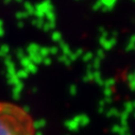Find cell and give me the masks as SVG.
Listing matches in <instances>:
<instances>
[{"label": "cell", "instance_id": "6da1fadb", "mask_svg": "<svg viewBox=\"0 0 135 135\" xmlns=\"http://www.w3.org/2000/svg\"><path fill=\"white\" fill-rule=\"evenodd\" d=\"M0 135H37L32 116L12 102H0Z\"/></svg>", "mask_w": 135, "mask_h": 135}, {"label": "cell", "instance_id": "30bf717a", "mask_svg": "<svg viewBox=\"0 0 135 135\" xmlns=\"http://www.w3.org/2000/svg\"><path fill=\"white\" fill-rule=\"evenodd\" d=\"M105 93H107V95H108V96H111V95H112V89L108 88V89L105 90Z\"/></svg>", "mask_w": 135, "mask_h": 135}, {"label": "cell", "instance_id": "9c48e42d", "mask_svg": "<svg viewBox=\"0 0 135 135\" xmlns=\"http://www.w3.org/2000/svg\"><path fill=\"white\" fill-rule=\"evenodd\" d=\"M114 84H115V80H114V79H110V80H108V82H107V86H109V87L113 86Z\"/></svg>", "mask_w": 135, "mask_h": 135}, {"label": "cell", "instance_id": "8fae6325", "mask_svg": "<svg viewBox=\"0 0 135 135\" xmlns=\"http://www.w3.org/2000/svg\"><path fill=\"white\" fill-rule=\"evenodd\" d=\"M132 103H133V107H134V109H135V100L132 101Z\"/></svg>", "mask_w": 135, "mask_h": 135}, {"label": "cell", "instance_id": "277c9868", "mask_svg": "<svg viewBox=\"0 0 135 135\" xmlns=\"http://www.w3.org/2000/svg\"><path fill=\"white\" fill-rule=\"evenodd\" d=\"M113 132L118 135H126L127 133H129V126L116 124L113 127Z\"/></svg>", "mask_w": 135, "mask_h": 135}, {"label": "cell", "instance_id": "3957f363", "mask_svg": "<svg viewBox=\"0 0 135 135\" xmlns=\"http://www.w3.org/2000/svg\"><path fill=\"white\" fill-rule=\"evenodd\" d=\"M127 84H128L129 88L132 91H135V70H133L132 73L128 74V76H127Z\"/></svg>", "mask_w": 135, "mask_h": 135}, {"label": "cell", "instance_id": "5b68a950", "mask_svg": "<svg viewBox=\"0 0 135 135\" xmlns=\"http://www.w3.org/2000/svg\"><path fill=\"white\" fill-rule=\"evenodd\" d=\"M116 1H105V2H99L96 4L97 8H104L105 10H113L116 6Z\"/></svg>", "mask_w": 135, "mask_h": 135}, {"label": "cell", "instance_id": "5bb4252c", "mask_svg": "<svg viewBox=\"0 0 135 135\" xmlns=\"http://www.w3.org/2000/svg\"><path fill=\"white\" fill-rule=\"evenodd\" d=\"M134 2H135V1H134Z\"/></svg>", "mask_w": 135, "mask_h": 135}, {"label": "cell", "instance_id": "8992f818", "mask_svg": "<svg viewBox=\"0 0 135 135\" xmlns=\"http://www.w3.org/2000/svg\"><path fill=\"white\" fill-rule=\"evenodd\" d=\"M134 111H135V109L133 107L132 101H127V102H124V104H123V112L124 113L130 115V114H133Z\"/></svg>", "mask_w": 135, "mask_h": 135}, {"label": "cell", "instance_id": "ba28073f", "mask_svg": "<svg viewBox=\"0 0 135 135\" xmlns=\"http://www.w3.org/2000/svg\"><path fill=\"white\" fill-rule=\"evenodd\" d=\"M109 115H110V116H119L120 114H119V111H118V110L113 109V110H110Z\"/></svg>", "mask_w": 135, "mask_h": 135}, {"label": "cell", "instance_id": "52a82bcc", "mask_svg": "<svg viewBox=\"0 0 135 135\" xmlns=\"http://www.w3.org/2000/svg\"><path fill=\"white\" fill-rule=\"evenodd\" d=\"M119 119H120V124L121 126H129L128 124V119H129V115L124 112L120 113L119 115Z\"/></svg>", "mask_w": 135, "mask_h": 135}, {"label": "cell", "instance_id": "7a4b0ae2", "mask_svg": "<svg viewBox=\"0 0 135 135\" xmlns=\"http://www.w3.org/2000/svg\"><path fill=\"white\" fill-rule=\"evenodd\" d=\"M126 51L128 52L135 51V33L131 34L130 37L128 38L127 44H126Z\"/></svg>", "mask_w": 135, "mask_h": 135}, {"label": "cell", "instance_id": "7c38bea8", "mask_svg": "<svg viewBox=\"0 0 135 135\" xmlns=\"http://www.w3.org/2000/svg\"><path fill=\"white\" fill-rule=\"evenodd\" d=\"M133 117H134V119H135V111L133 112Z\"/></svg>", "mask_w": 135, "mask_h": 135}, {"label": "cell", "instance_id": "4fadbf2b", "mask_svg": "<svg viewBox=\"0 0 135 135\" xmlns=\"http://www.w3.org/2000/svg\"><path fill=\"white\" fill-rule=\"evenodd\" d=\"M126 135H131V134H130V133H127V134H126Z\"/></svg>", "mask_w": 135, "mask_h": 135}]
</instances>
